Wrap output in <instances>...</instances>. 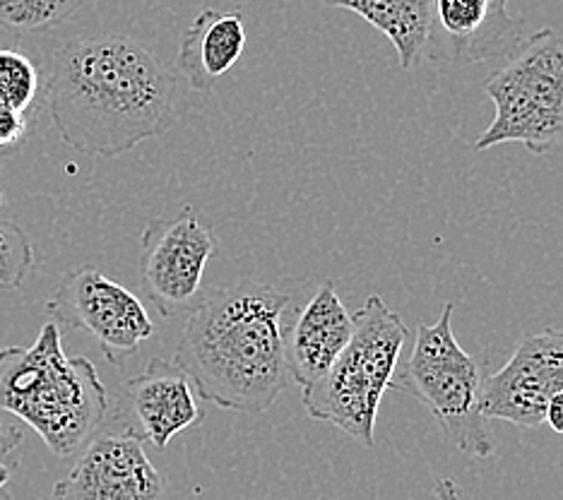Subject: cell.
I'll return each mask as SVG.
<instances>
[{"mask_svg": "<svg viewBox=\"0 0 563 500\" xmlns=\"http://www.w3.org/2000/svg\"><path fill=\"white\" fill-rule=\"evenodd\" d=\"M246 38L241 12L202 10L178 46V70L196 92H212L243 56Z\"/></svg>", "mask_w": 563, "mask_h": 500, "instance_id": "cell-14", "label": "cell"}, {"mask_svg": "<svg viewBox=\"0 0 563 500\" xmlns=\"http://www.w3.org/2000/svg\"><path fill=\"white\" fill-rule=\"evenodd\" d=\"M34 267V248L27 234L12 222L0 220V287L22 289Z\"/></svg>", "mask_w": 563, "mask_h": 500, "instance_id": "cell-18", "label": "cell"}, {"mask_svg": "<svg viewBox=\"0 0 563 500\" xmlns=\"http://www.w3.org/2000/svg\"><path fill=\"white\" fill-rule=\"evenodd\" d=\"M294 311L289 291L253 279L202 293L174 362L202 402L261 414L287 388L285 340Z\"/></svg>", "mask_w": 563, "mask_h": 500, "instance_id": "cell-2", "label": "cell"}, {"mask_svg": "<svg viewBox=\"0 0 563 500\" xmlns=\"http://www.w3.org/2000/svg\"><path fill=\"white\" fill-rule=\"evenodd\" d=\"M20 443H22V429L0 419V455L12 453Z\"/></svg>", "mask_w": 563, "mask_h": 500, "instance_id": "cell-21", "label": "cell"}, {"mask_svg": "<svg viewBox=\"0 0 563 500\" xmlns=\"http://www.w3.org/2000/svg\"><path fill=\"white\" fill-rule=\"evenodd\" d=\"M22 36L0 27V107L30 115L44 101L48 60L44 63Z\"/></svg>", "mask_w": 563, "mask_h": 500, "instance_id": "cell-16", "label": "cell"}, {"mask_svg": "<svg viewBox=\"0 0 563 500\" xmlns=\"http://www.w3.org/2000/svg\"><path fill=\"white\" fill-rule=\"evenodd\" d=\"M407 340L405 320L380 297H368L354 313V332L338 362L303 388L306 414L332 423L364 447L374 445L380 400L400 366Z\"/></svg>", "mask_w": 563, "mask_h": 500, "instance_id": "cell-4", "label": "cell"}, {"mask_svg": "<svg viewBox=\"0 0 563 500\" xmlns=\"http://www.w3.org/2000/svg\"><path fill=\"white\" fill-rule=\"evenodd\" d=\"M236 3H249V0H236Z\"/></svg>", "mask_w": 563, "mask_h": 500, "instance_id": "cell-25", "label": "cell"}, {"mask_svg": "<svg viewBox=\"0 0 563 500\" xmlns=\"http://www.w3.org/2000/svg\"><path fill=\"white\" fill-rule=\"evenodd\" d=\"M44 104L68 147L119 157L176 123L178 80L131 36H80L46 63Z\"/></svg>", "mask_w": 563, "mask_h": 500, "instance_id": "cell-1", "label": "cell"}, {"mask_svg": "<svg viewBox=\"0 0 563 500\" xmlns=\"http://www.w3.org/2000/svg\"><path fill=\"white\" fill-rule=\"evenodd\" d=\"M0 412L27 423L56 457H73L104 423L109 392L89 358L66 354L51 320L30 346L0 349Z\"/></svg>", "mask_w": 563, "mask_h": 500, "instance_id": "cell-3", "label": "cell"}, {"mask_svg": "<svg viewBox=\"0 0 563 500\" xmlns=\"http://www.w3.org/2000/svg\"><path fill=\"white\" fill-rule=\"evenodd\" d=\"M166 479L133 431L89 441L51 500H164Z\"/></svg>", "mask_w": 563, "mask_h": 500, "instance_id": "cell-10", "label": "cell"}, {"mask_svg": "<svg viewBox=\"0 0 563 500\" xmlns=\"http://www.w3.org/2000/svg\"><path fill=\"white\" fill-rule=\"evenodd\" d=\"M30 135V115L0 107V152L18 149Z\"/></svg>", "mask_w": 563, "mask_h": 500, "instance_id": "cell-19", "label": "cell"}, {"mask_svg": "<svg viewBox=\"0 0 563 500\" xmlns=\"http://www.w3.org/2000/svg\"><path fill=\"white\" fill-rule=\"evenodd\" d=\"M46 313L60 327L92 337L113 366H121L155 335L145 303L95 265L68 269L46 301Z\"/></svg>", "mask_w": 563, "mask_h": 500, "instance_id": "cell-7", "label": "cell"}, {"mask_svg": "<svg viewBox=\"0 0 563 500\" xmlns=\"http://www.w3.org/2000/svg\"><path fill=\"white\" fill-rule=\"evenodd\" d=\"M455 303L448 301L431 325H419L407 364L398 366L393 390L424 404L457 453L475 459L494 455V441L482 414V366L453 335Z\"/></svg>", "mask_w": 563, "mask_h": 500, "instance_id": "cell-5", "label": "cell"}, {"mask_svg": "<svg viewBox=\"0 0 563 500\" xmlns=\"http://www.w3.org/2000/svg\"><path fill=\"white\" fill-rule=\"evenodd\" d=\"M354 332V315L332 281H323L309 303L291 315L285 340L287 374L301 388L328 374Z\"/></svg>", "mask_w": 563, "mask_h": 500, "instance_id": "cell-13", "label": "cell"}, {"mask_svg": "<svg viewBox=\"0 0 563 500\" xmlns=\"http://www.w3.org/2000/svg\"><path fill=\"white\" fill-rule=\"evenodd\" d=\"M217 248L212 224L194 208L147 222L140 236V277L162 318L190 313L198 305L205 269Z\"/></svg>", "mask_w": 563, "mask_h": 500, "instance_id": "cell-8", "label": "cell"}, {"mask_svg": "<svg viewBox=\"0 0 563 500\" xmlns=\"http://www.w3.org/2000/svg\"><path fill=\"white\" fill-rule=\"evenodd\" d=\"M433 496H437V500H465L455 479H439L437 489H433Z\"/></svg>", "mask_w": 563, "mask_h": 500, "instance_id": "cell-22", "label": "cell"}, {"mask_svg": "<svg viewBox=\"0 0 563 500\" xmlns=\"http://www.w3.org/2000/svg\"><path fill=\"white\" fill-rule=\"evenodd\" d=\"M0 208H3V190H0Z\"/></svg>", "mask_w": 563, "mask_h": 500, "instance_id": "cell-24", "label": "cell"}, {"mask_svg": "<svg viewBox=\"0 0 563 500\" xmlns=\"http://www.w3.org/2000/svg\"><path fill=\"white\" fill-rule=\"evenodd\" d=\"M563 390V330L544 327L525 337L506 366L482 382L484 419L540 429L549 397Z\"/></svg>", "mask_w": 563, "mask_h": 500, "instance_id": "cell-9", "label": "cell"}, {"mask_svg": "<svg viewBox=\"0 0 563 500\" xmlns=\"http://www.w3.org/2000/svg\"><path fill=\"white\" fill-rule=\"evenodd\" d=\"M518 42L508 0H431L424 60L470 66L508 56Z\"/></svg>", "mask_w": 563, "mask_h": 500, "instance_id": "cell-11", "label": "cell"}, {"mask_svg": "<svg viewBox=\"0 0 563 500\" xmlns=\"http://www.w3.org/2000/svg\"><path fill=\"white\" fill-rule=\"evenodd\" d=\"M85 0H0V27L20 34H40L60 27Z\"/></svg>", "mask_w": 563, "mask_h": 500, "instance_id": "cell-17", "label": "cell"}, {"mask_svg": "<svg viewBox=\"0 0 563 500\" xmlns=\"http://www.w3.org/2000/svg\"><path fill=\"white\" fill-rule=\"evenodd\" d=\"M544 423L554 433L563 435V390H559V392L549 397L547 409H544Z\"/></svg>", "mask_w": 563, "mask_h": 500, "instance_id": "cell-20", "label": "cell"}, {"mask_svg": "<svg viewBox=\"0 0 563 500\" xmlns=\"http://www.w3.org/2000/svg\"><path fill=\"white\" fill-rule=\"evenodd\" d=\"M10 477H12V471L3 465V462H0V493H3V489L10 484Z\"/></svg>", "mask_w": 563, "mask_h": 500, "instance_id": "cell-23", "label": "cell"}, {"mask_svg": "<svg viewBox=\"0 0 563 500\" xmlns=\"http://www.w3.org/2000/svg\"><path fill=\"white\" fill-rule=\"evenodd\" d=\"M484 85L496 115L479 135L475 152L525 145L547 154L563 145V34L537 30L520 38Z\"/></svg>", "mask_w": 563, "mask_h": 500, "instance_id": "cell-6", "label": "cell"}, {"mask_svg": "<svg viewBox=\"0 0 563 500\" xmlns=\"http://www.w3.org/2000/svg\"><path fill=\"white\" fill-rule=\"evenodd\" d=\"M325 5L354 12L390 38L402 70H415L424 60L431 0H325Z\"/></svg>", "mask_w": 563, "mask_h": 500, "instance_id": "cell-15", "label": "cell"}, {"mask_svg": "<svg viewBox=\"0 0 563 500\" xmlns=\"http://www.w3.org/2000/svg\"><path fill=\"white\" fill-rule=\"evenodd\" d=\"M123 404L133 416L125 429L157 451H164L174 435L205 421L194 380L181 366L166 358H150L143 374L123 382Z\"/></svg>", "mask_w": 563, "mask_h": 500, "instance_id": "cell-12", "label": "cell"}]
</instances>
